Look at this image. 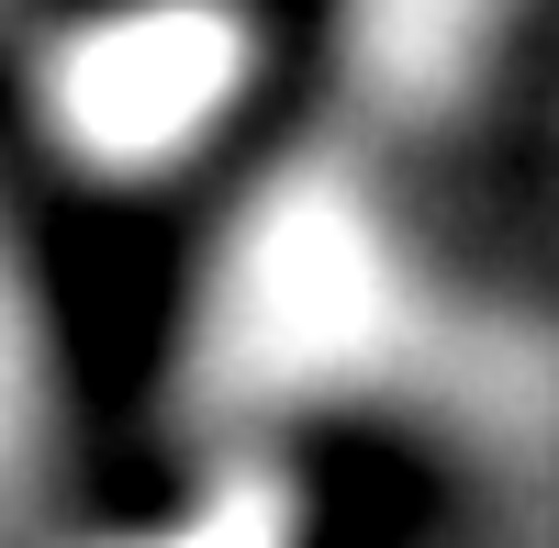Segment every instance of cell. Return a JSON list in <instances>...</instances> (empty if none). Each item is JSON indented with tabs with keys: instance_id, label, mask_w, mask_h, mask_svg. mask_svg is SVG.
Here are the masks:
<instances>
[{
	"instance_id": "2",
	"label": "cell",
	"mask_w": 559,
	"mask_h": 548,
	"mask_svg": "<svg viewBox=\"0 0 559 548\" xmlns=\"http://www.w3.org/2000/svg\"><path fill=\"white\" fill-rule=\"evenodd\" d=\"M292 526H280V481L269 470H247V481H224V504L202 515V537L191 548H280Z\"/></svg>"
},
{
	"instance_id": "1",
	"label": "cell",
	"mask_w": 559,
	"mask_h": 548,
	"mask_svg": "<svg viewBox=\"0 0 559 548\" xmlns=\"http://www.w3.org/2000/svg\"><path fill=\"white\" fill-rule=\"evenodd\" d=\"M258 79V23L236 0H134V12L90 23L45 68V112H57L68 157L102 179H146L191 157L202 134L236 112Z\"/></svg>"
}]
</instances>
